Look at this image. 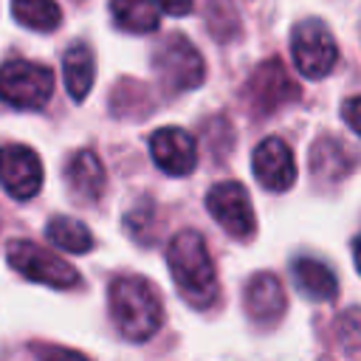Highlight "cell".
<instances>
[{"label": "cell", "mask_w": 361, "mask_h": 361, "mask_svg": "<svg viewBox=\"0 0 361 361\" xmlns=\"http://www.w3.org/2000/svg\"><path fill=\"white\" fill-rule=\"evenodd\" d=\"M166 262L169 274L178 285V293L195 305V307H209L217 296V271L209 254V245L200 231L183 228L169 240L166 248Z\"/></svg>", "instance_id": "obj_1"}, {"label": "cell", "mask_w": 361, "mask_h": 361, "mask_svg": "<svg viewBox=\"0 0 361 361\" xmlns=\"http://www.w3.org/2000/svg\"><path fill=\"white\" fill-rule=\"evenodd\" d=\"M110 316L127 341H147L164 322L155 288L144 276H116L107 290Z\"/></svg>", "instance_id": "obj_2"}, {"label": "cell", "mask_w": 361, "mask_h": 361, "mask_svg": "<svg viewBox=\"0 0 361 361\" xmlns=\"http://www.w3.org/2000/svg\"><path fill=\"white\" fill-rule=\"evenodd\" d=\"M54 93L51 68L31 59H8L0 65V99L17 110H39Z\"/></svg>", "instance_id": "obj_3"}, {"label": "cell", "mask_w": 361, "mask_h": 361, "mask_svg": "<svg viewBox=\"0 0 361 361\" xmlns=\"http://www.w3.org/2000/svg\"><path fill=\"white\" fill-rule=\"evenodd\" d=\"M290 54H293L299 73L307 79H324L338 62V45H336L330 28L316 17L293 25Z\"/></svg>", "instance_id": "obj_4"}, {"label": "cell", "mask_w": 361, "mask_h": 361, "mask_svg": "<svg viewBox=\"0 0 361 361\" xmlns=\"http://www.w3.org/2000/svg\"><path fill=\"white\" fill-rule=\"evenodd\" d=\"M6 259H8V265L17 274H23L31 282L62 288V290L79 285V271L71 262L59 259L56 254H51L48 248H42V245H37L31 240H14V243H8Z\"/></svg>", "instance_id": "obj_5"}, {"label": "cell", "mask_w": 361, "mask_h": 361, "mask_svg": "<svg viewBox=\"0 0 361 361\" xmlns=\"http://www.w3.org/2000/svg\"><path fill=\"white\" fill-rule=\"evenodd\" d=\"M155 73L158 79L169 87V90H192L203 82L206 76V65L203 56L197 54V48L183 37V34H169L161 48L155 51Z\"/></svg>", "instance_id": "obj_6"}, {"label": "cell", "mask_w": 361, "mask_h": 361, "mask_svg": "<svg viewBox=\"0 0 361 361\" xmlns=\"http://www.w3.org/2000/svg\"><path fill=\"white\" fill-rule=\"evenodd\" d=\"M206 209L209 214L231 234V237H251L254 228H257V220H254V206H251V197L245 192L243 183L237 180H223V183H214L206 195Z\"/></svg>", "instance_id": "obj_7"}, {"label": "cell", "mask_w": 361, "mask_h": 361, "mask_svg": "<svg viewBox=\"0 0 361 361\" xmlns=\"http://www.w3.org/2000/svg\"><path fill=\"white\" fill-rule=\"evenodd\" d=\"M245 99L257 113H271V110L299 99V87L288 76V71L279 59H265L262 65L254 68V73L245 85Z\"/></svg>", "instance_id": "obj_8"}, {"label": "cell", "mask_w": 361, "mask_h": 361, "mask_svg": "<svg viewBox=\"0 0 361 361\" xmlns=\"http://www.w3.org/2000/svg\"><path fill=\"white\" fill-rule=\"evenodd\" d=\"M0 186L14 200H28L42 186V161L25 144L0 147Z\"/></svg>", "instance_id": "obj_9"}, {"label": "cell", "mask_w": 361, "mask_h": 361, "mask_svg": "<svg viewBox=\"0 0 361 361\" xmlns=\"http://www.w3.org/2000/svg\"><path fill=\"white\" fill-rule=\"evenodd\" d=\"M251 166H254V178L259 180V186H265L268 192H288L296 180L293 152L276 135H268L257 144L251 155Z\"/></svg>", "instance_id": "obj_10"}, {"label": "cell", "mask_w": 361, "mask_h": 361, "mask_svg": "<svg viewBox=\"0 0 361 361\" xmlns=\"http://www.w3.org/2000/svg\"><path fill=\"white\" fill-rule=\"evenodd\" d=\"M149 155L166 175H189L197 164V144L180 127H161L149 135Z\"/></svg>", "instance_id": "obj_11"}, {"label": "cell", "mask_w": 361, "mask_h": 361, "mask_svg": "<svg viewBox=\"0 0 361 361\" xmlns=\"http://www.w3.org/2000/svg\"><path fill=\"white\" fill-rule=\"evenodd\" d=\"M245 310L254 322L271 324L285 313V290L274 274H254L245 285Z\"/></svg>", "instance_id": "obj_12"}, {"label": "cell", "mask_w": 361, "mask_h": 361, "mask_svg": "<svg viewBox=\"0 0 361 361\" xmlns=\"http://www.w3.org/2000/svg\"><path fill=\"white\" fill-rule=\"evenodd\" d=\"M65 180L79 200H96L104 189V166L93 149H79L65 169Z\"/></svg>", "instance_id": "obj_13"}, {"label": "cell", "mask_w": 361, "mask_h": 361, "mask_svg": "<svg viewBox=\"0 0 361 361\" xmlns=\"http://www.w3.org/2000/svg\"><path fill=\"white\" fill-rule=\"evenodd\" d=\"M290 274H293V282H296L299 293H305L313 302H330L338 293L336 274L324 262H319L313 257H299L290 265Z\"/></svg>", "instance_id": "obj_14"}, {"label": "cell", "mask_w": 361, "mask_h": 361, "mask_svg": "<svg viewBox=\"0 0 361 361\" xmlns=\"http://www.w3.org/2000/svg\"><path fill=\"white\" fill-rule=\"evenodd\" d=\"M62 73H65V87L71 93L73 102H82L90 87H93V76H96V59L93 51L85 42H73L65 56H62Z\"/></svg>", "instance_id": "obj_15"}, {"label": "cell", "mask_w": 361, "mask_h": 361, "mask_svg": "<svg viewBox=\"0 0 361 361\" xmlns=\"http://www.w3.org/2000/svg\"><path fill=\"white\" fill-rule=\"evenodd\" d=\"M110 11L116 25L133 34H149L161 23V0H110Z\"/></svg>", "instance_id": "obj_16"}, {"label": "cell", "mask_w": 361, "mask_h": 361, "mask_svg": "<svg viewBox=\"0 0 361 361\" xmlns=\"http://www.w3.org/2000/svg\"><path fill=\"white\" fill-rule=\"evenodd\" d=\"M45 237H48L56 248H62V251H68V254H85V251L93 248V234H90V228L82 226V223L73 220V217H54V220L45 226Z\"/></svg>", "instance_id": "obj_17"}, {"label": "cell", "mask_w": 361, "mask_h": 361, "mask_svg": "<svg viewBox=\"0 0 361 361\" xmlns=\"http://www.w3.org/2000/svg\"><path fill=\"white\" fill-rule=\"evenodd\" d=\"M11 14L31 31H54L62 23L56 0H11Z\"/></svg>", "instance_id": "obj_18"}, {"label": "cell", "mask_w": 361, "mask_h": 361, "mask_svg": "<svg viewBox=\"0 0 361 361\" xmlns=\"http://www.w3.org/2000/svg\"><path fill=\"white\" fill-rule=\"evenodd\" d=\"M336 338L347 353H361V307H350L336 319Z\"/></svg>", "instance_id": "obj_19"}, {"label": "cell", "mask_w": 361, "mask_h": 361, "mask_svg": "<svg viewBox=\"0 0 361 361\" xmlns=\"http://www.w3.org/2000/svg\"><path fill=\"white\" fill-rule=\"evenodd\" d=\"M37 358L39 361H90L76 350H65V347H37Z\"/></svg>", "instance_id": "obj_20"}, {"label": "cell", "mask_w": 361, "mask_h": 361, "mask_svg": "<svg viewBox=\"0 0 361 361\" xmlns=\"http://www.w3.org/2000/svg\"><path fill=\"white\" fill-rule=\"evenodd\" d=\"M341 116H344V121L353 127V133H358V135H361V96L347 99V102H344V107H341Z\"/></svg>", "instance_id": "obj_21"}, {"label": "cell", "mask_w": 361, "mask_h": 361, "mask_svg": "<svg viewBox=\"0 0 361 361\" xmlns=\"http://www.w3.org/2000/svg\"><path fill=\"white\" fill-rule=\"evenodd\" d=\"M161 11H166L172 17H183L192 11V0H161Z\"/></svg>", "instance_id": "obj_22"}, {"label": "cell", "mask_w": 361, "mask_h": 361, "mask_svg": "<svg viewBox=\"0 0 361 361\" xmlns=\"http://www.w3.org/2000/svg\"><path fill=\"white\" fill-rule=\"evenodd\" d=\"M353 254H355V268H358V274H361V237H355V243H353Z\"/></svg>", "instance_id": "obj_23"}]
</instances>
